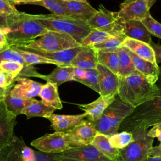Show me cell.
<instances>
[{
    "instance_id": "cell-1",
    "label": "cell",
    "mask_w": 161,
    "mask_h": 161,
    "mask_svg": "<svg viewBox=\"0 0 161 161\" xmlns=\"http://www.w3.org/2000/svg\"><path fill=\"white\" fill-rule=\"evenodd\" d=\"M1 30L9 46L21 45L48 31L35 19L34 14L18 11L6 17V26Z\"/></svg>"
},
{
    "instance_id": "cell-2",
    "label": "cell",
    "mask_w": 161,
    "mask_h": 161,
    "mask_svg": "<svg viewBox=\"0 0 161 161\" xmlns=\"http://www.w3.org/2000/svg\"><path fill=\"white\" fill-rule=\"evenodd\" d=\"M157 84L150 82L138 72L119 77L118 96L133 108L153 99L159 95Z\"/></svg>"
},
{
    "instance_id": "cell-3",
    "label": "cell",
    "mask_w": 161,
    "mask_h": 161,
    "mask_svg": "<svg viewBox=\"0 0 161 161\" xmlns=\"http://www.w3.org/2000/svg\"><path fill=\"white\" fill-rule=\"evenodd\" d=\"M157 84L159 88V95L135 108L131 114L121 123L119 130L130 131L136 126L148 128L153 125L161 123V68Z\"/></svg>"
},
{
    "instance_id": "cell-4",
    "label": "cell",
    "mask_w": 161,
    "mask_h": 161,
    "mask_svg": "<svg viewBox=\"0 0 161 161\" xmlns=\"http://www.w3.org/2000/svg\"><path fill=\"white\" fill-rule=\"evenodd\" d=\"M35 19L48 31L64 33L71 36L81 45L91 28L86 21L70 16L50 14H34Z\"/></svg>"
},
{
    "instance_id": "cell-5",
    "label": "cell",
    "mask_w": 161,
    "mask_h": 161,
    "mask_svg": "<svg viewBox=\"0 0 161 161\" xmlns=\"http://www.w3.org/2000/svg\"><path fill=\"white\" fill-rule=\"evenodd\" d=\"M135 108L116 96L113 103L105 109L100 118L92 122L97 133L108 136L118 133L123 121L129 116Z\"/></svg>"
},
{
    "instance_id": "cell-6",
    "label": "cell",
    "mask_w": 161,
    "mask_h": 161,
    "mask_svg": "<svg viewBox=\"0 0 161 161\" xmlns=\"http://www.w3.org/2000/svg\"><path fill=\"white\" fill-rule=\"evenodd\" d=\"M38 38L19 45L11 47L21 50L31 49L45 52H54L81 46L71 36L57 31H48Z\"/></svg>"
},
{
    "instance_id": "cell-7",
    "label": "cell",
    "mask_w": 161,
    "mask_h": 161,
    "mask_svg": "<svg viewBox=\"0 0 161 161\" xmlns=\"http://www.w3.org/2000/svg\"><path fill=\"white\" fill-rule=\"evenodd\" d=\"M148 128L144 126H136L130 131L134 140L125 148L119 150L116 161H143L148 156L153 147L154 138L147 135Z\"/></svg>"
},
{
    "instance_id": "cell-8",
    "label": "cell",
    "mask_w": 161,
    "mask_h": 161,
    "mask_svg": "<svg viewBox=\"0 0 161 161\" xmlns=\"http://www.w3.org/2000/svg\"><path fill=\"white\" fill-rule=\"evenodd\" d=\"M86 23L91 28L106 32L111 36L124 34L123 22L118 17L117 13L106 9L102 4Z\"/></svg>"
},
{
    "instance_id": "cell-9",
    "label": "cell",
    "mask_w": 161,
    "mask_h": 161,
    "mask_svg": "<svg viewBox=\"0 0 161 161\" xmlns=\"http://www.w3.org/2000/svg\"><path fill=\"white\" fill-rule=\"evenodd\" d=\"M30 144L39 151L50 153H60L71 148L67 133L59 131L47 133L33 140Z\"/></svg>"
},
{
    "instance_id": "cell-10",
    "label": "cell",
    "mask_w": 161,
    "mask_h": 161,
    "mask_svg": "<svg viewBox=\"0 0 161 161\" xmlns=\"http://www.w3.org/2000/svg\"><path fill=\"white\" fill-rule=\"evenodd\" d=\"M0 161H34V150L22 137L14 135L9 144L0 149Z\"/></svg>"
},
{
    "instance_id": "cell-11",
    "label": "cell",
    "mask_w": 161,
    "mask_h": 161,
    "mask_svg": "<svg viewBox=\"0 0 161 161\" xmlns=\"http://www.w3.org/2000/svg\"><path fill=\"white\" fill-rule=\"evenodd\" d=\"M55 157L57 161H111L91 144L71 147Z\"/></svg>"
},
{
    "instance_id": "cell-12",
    "label": "cell",
    "mask_w": 161,
    "mask_h": 161,
    "mask_svg": "<svg viewBox=\"0 0 161 161\" xmlns=\"http://www.w3.org/2000/svg\"><path fill=\"white\" fill-rule=\"evenodd\" d=\"M150 8L147 0H125L116 13L122 22L129 20L142 21L150 14Z\"/></svg>"
},
{
    "instance_id": "cell-13",
    "label": "cell",
    "mask_w": 161,
    "mask_h": 161,
    "mask_svg": "<svg viewBox=\"0 0 161 161\" xmlns=\"http://www.w3.org/2000/svg\"><path fill=\"white\" fill-rule=\"evenodd\" d=\"M97 133V131L93 123L84 119L73 130L67 133L69 145L71 147L89 145Z\"/></svg>"
},
{
    "instance_id": "cell-14",
    "label": "cell",
    "mask_w": 161,
    "mask_h": 161,
    "mask_svg": "<svg viewBox=\"0 0 161 161\" xmlns=\"http://www.w3.org/2000/svg\"><path fill=\"white\" fill-rule=\"evenodd\" d=\"M16 116L9 112L3 101L0 102V149L9 144L14 138Z\"/></svg>"
},
{
    "instance_id": "cell-15",
    "label": "cell",
    "mask_w": 161,
    "mask_h": 161,
    "mask_svg": "<svg viewBox=\"0 0 161 161\" xmlns=\"http://www.w3.org/2000/svg\"><path fill=\"white\" fill-rule=\"evenodd\" d=\"M43 84L27 77H16L10 90L11 96L23 99H31L38 96Z\"/></svg>"
},
{
    "instance_id": "cell-16",
    "label": "cell",
    "mask_w": 161,
    "mask_h": 161,
    "mask_svg": "<svg viewBox=\"0 0 161 161\" xmlns=\"http://www.w3.org/2000/svg\"><path fill=\"white\" fill-rule=\"evenodd\" d=\"M96 70L98 72L100 96H116L119 83L118 75L98 63Z\"/></svg>"
},
{
    "instance_id": "cell-17",
    "label": "cell",
    "mask_w": 161,
    "mask_h": 161,
    "mask_svg": "<svg viewBox=\"0 0 161 161\" xmlns=\"http://www.w3.org/2000/svg\"><path fill=\"white\" fill-rule=\"evenodd\" d=\"M86 116L85 113L75 115L52 114L48 119L55 131L68 133L80 124Z\"/></svg>"
},
{
    "instance_id": "cell-18",
    "label": "cell",
    "mask_w": 161,
    "mask_h": 161,
    "mask_svg": "<svg viewBox=\"0 0 161 161\" xmlns=\"http://www.w3.org/2000/svg\"><path fill=\"white\" fill-rule=\"evenodd\" d=\"M116 96H100L95 101L85 104H79L78 107L86 113L87 120L95 122L101 116L105 109L113 103Z\"/></svg>"
},
{
    "instance_id": "cell-19",
    "label": "cell",
    "mask_w": 161,
    "mask_h": 161,
    "mask_svg": "<svg viewBox=\"0 0 161 161\" xmlns=\"http://www.w3.org/2000/svg\"><path fill=\"white\" fill-rule=\"evenodd\" d=\"M130 55L135 69L143 75L150 82L156 84L160 74V67L134 54L126 48L122 47Z\"/></svg>"
},
{
    "instance_id": "cell-20",
    "label": "cell",
    "mask_w": 161,
    "mask_h": 161,
    "mask_svg": "<svg viewBox=\"0 0 161 161\" xmlns=\"http://www.w3.org/2000/svg\"><path fill=\"white\" fill-rule=\"evenodd\" d=\"M121 47L126 48L134 54L143 59L148 60L155 65H158L156 62L154 51L148 43L126 37Z\"/></svg>"
},
{
    "instance_id": "cell-21",
    "label": "cell",
    "mask_w": 161,
    "mask_h": 161,
    "mask_svg": "<svg viewBox=\"0 0 161 161\" xmlns=\"http://www.w3.org/2000/svg\"><path fill=\"white\" fill-rule=\"evenodd\" d=\"M61 3L66 9L69 16L86 22L97 11L89 3L69 0L66 1H61Z\"/></svg>"
},
{
    "instance_id": "cell-22",
    "label": "cell",
    "mask_w": 161,
    "mask_h": 161,
    "mask_svg": "<svg viewBox=\"0 0 161 161\" xmlns=\"http://www.w3.org/2000/svg\"><path fill=\"white\" fill-rule=\"evenodd\" d=\"M82 48L83 47L80 46L76 48L54 52H45L31 49H26L23 50L35 53L43 57L47 58L55 62L57 64V66H67L76 56V55L80 52Z\"/></svg>"
},
{
    "instance_id": "cell-23",
    "label": "cell",
    "mask_w": 161,
    "mask_h": 161,
    "mask_svg": "<svg viewBox=\"0 0 161 161\" xmlns=\"http://www.w3.org/2000/svg\"><path fill=\"white\" fill-rule=\"evenodd\" d=\"M97 63L96 52L89 47H83L67 66L84 70L96 69Z\"/></svg>"
},
{
    "instance_id": "cell-24",
    "label": "cell",
    "mask_w": 161,
    "mask_h": 161,
    "mask_svg": "<svg viewBox=\"0 0 161 161\" xmlns=\"http://www.w3.org/2000/svg\"><path fill=\"white\" fill-rule=\"evenodd\" d=\"M123 33L132 39L140 40L150 44L152 42L151 34L140 21L129 20L123 22Z\"/></svg>"
},
{
    "instance_id": "cell-25",
    "label": "cell",
    "mask_w": 161,
    "mask_h": 161,
    "mask_svg": "<svg viewBox=\"0 0 161 161\" xmlns=\"http://www.w3.org/2000/svg\"><path fill=\"white\" fill-rule=\"evenodd\" d=\"M6 60H14L21 64L25 69V77H37L42 79L43 76V75L40 74L33 65L27 64L23 57L14 48L10 46L0 50V63Z\"/></svg>"
},
{
    "instance_id": "cell-26",
    "label": "cell",
    "mask_w": 161,
    "mask_h": 161,
    "mask_svg": "<svg viewBox=\"0 0 161 161\" xmlns=\"http://www.w3.org/2000/svg\"><path fill=\"white\" fill-rule=\"evenodd\" d=\"M38 96L45 104L55 109L62 108V101L58 92V86L56 84L48 82L43 84Z\"/></svg>"
},
{
    "instance_id": "cell-27",
    "label": "cell",
    "mask_w": 161,
    "mask_h": 161,
    "mask_svg": "<svg viewBox=\"0 0 161 161\" xmlns=\"http://www.w3.org/2000/svg\"><path fill=\"white\" fill-rule=\"evenodd\" d=\"M91 144L109 160L116 161L118 155L119 150L112 146L108 136L97 133Z\"/></svg>"
},
{
    "instance_id": "cell-28",
    "label": "cell",
    "mask_w": 161,
    "mask_h": 161,
    "mask_svg": "<svg viewBox=\"0 0 161 161\" xmlns=\"http://www.w3.org/2000/svg\"><path fill=\"white\" fill-rule=\"evenodd\" d=\"M55 110L53 108L47 105L42 100L33 99L24 109L23 114H25L28 119L33 117H43L48 119L53 114Z\"/></svg>"
},
{
    "instance_id": "cell-29",
    "label": "cell",
    "mask_w": 161,
    "mask_h": 161,
    "mask_svg": "<svg viewBox=\"0 0 161 161\" xmlns=\"http://www.w3.org/2000/svg\"><path fill=\"white\" fill-rule=\"evenodd\" d=\"M13 84L7 87L6 96L3 101L5 103L8 110L17 116L18 115L23 114L24 109L31 103L33 98L23 99L11 96L10 94V90Z\"/></svg>"
},
{
    "instance_id": "cell-30",
    "label": "cell",
    "mask_w": 161,
    "mask_h": 161,
    "mask_svg": "<svg viewBox=\"0 0 161 161\" xmlns=\"http://www.w3.org/2000/svg\"><path fill=\"white\" fill-rule=\"evenodd\" d=\"M74 67L69 66H57L51 73L43 75L42 79L48 82L59 85L71 80V77Z\"/></svg>"
},
{
    "instance_id": "cell-31",
    "label": "cell",
    "mask_w": 161,
    "mask_h": 161,
    "mask_svg": "<svg viewBox=\"0 0 161 161\" xmlns=\"http://www.w3.org/2000/svg\"><path fill=\"white\" fill-rule=\"evenodd\" d=\"M118 60V71L119 77H123L131 75L138 71L135 69L131 58L123 47H120L116 50Z\"/></svg>"
},
{
    "instance_id": "cell-32",
    "label": "cell",
    "mask_w": 161,
    "mask_h": 161,
    "mask_svg": "<svg viewBox=\"0 0 161 161\" xmlns=\"http://www.w3.org/2000/svg\"><path fill=\"white\" fill-rule=\"evenodd\" d=\"M98 64L109 69L114 74L118 75V60L116 51L102 52L96 51Z\"/></svg>"
},
{
    "instance_id": "cell-33",
    "label": "cell",
    "mask_w": 161,
    "mask_h": 161,
    "mask_svg": "<svg viewBox=\"0 0 161 161\" xmlns=\"http://www.w3.org/2000/svg\"><path fill=\"white\" fill-rule=\"evenodd\" d=\"M126 36L124 34H121L118 36H114L109 38L103 42L90 46L89 47L94 49L95 51H102V52H114L116 51L121 46L123 41L125 40Z\"/></svg>"
},
{
    "instance_id": "cell-34",
    "label": "cell",
    "mask_w": 161,
    "mask_h": 161,
    "mask_svg": "<svg viewBox=\"0 0 161 161\" xmlns=\"http://www.w3.org/2000/svg\"><path fill=\"white\" fill-rule=\"evenodd\" d=\"M108 138L112 146L118 150L125 148L134 140L132 133L127 131L114 133L109 136Z\"/></svg>"
},
{
    "instance_id": "cell-35",
    "label": "cell",
    "mask_w": 161,
    "mask_h": 161,
    "mask_svg": "<svg viewBox=\"0 0 161 161\" xmlns=\"http://www.w3.org/2000/svg\"><path fill=\"white\" fill-rule=\"evenodd\" d=\"M111 36H111L106 32L91 28L89 33L82 40L81 43V46L90 47L94 45L99 44Z\"/></svg>"
},
{
    "instance_id": "cell-36",
    "label": "cell",
    "mask_w": 161,
    "mask_h": 161,
    "mask_svg": "<svg viewBox=\"0 0 161 161\" xmlns=\"http://www.w3.org/2000/svg\"><path fill=\"white\" fill-rule=\"evenodd\" d=\"M30 4L42 6L48 9L52 13V14L55 15L69 16L66 9L62 4L60 0H42L40 1L32 3Z\"/></svg>"
},
{
    "instance_id": "cell-37",
    "label": "cell",
    "mask_w": 161,
    "mask_h": 161,
    "mask_svg": "<svg viewBox=\"0 0 161 161\" xmlns=\"http://www.w3.org/2000/svg\"><path fill=\"white\" fill-rule=\"evenodd\" d=\"M0 70L11 74L14 79L16 77H25L24 66L16 61L11 60L2 61L0 63Z\"/></svg>"
},
{
    "instance_id": "cell-38",
    "label": "cell",
    "mask_w": 161,
    "mask_h": 161,
    "mask_svg": "<svg viewBox=\"0 0 161 161\" xmlns=\"http://www.w3.org/2000/svg\"><path fill=\"white\" fill-rule=\"evenodd\" d=\"M11 47V46H10ZM14 48L23 58L24 60L28 65H32L33 64H53L57 65L56 63L47 58L43 57L37 53L30 52L28 51L23 50L16 47H11Z\"/></svg>"
},
{
    "instance_id": "cell-39",
    "label": "cell",
    "mask_w": 161,
    "mask_h": 161,
    "mask_svg": "<svg viewBox=\"0 0 161 161\" xmlns=\"http://www.w3.org/2000/svg\"><path fill=\"white\" fill-rule=\"evenodd\" d=\"M79 82L86 85L99 94L100 88L99 84L98 72L96 69L85 70V76L82 79L80 80Z\"/></svg>"
},
{
    "instance_id": "cell-40",
    "label": "cell",
    "mask_w": 161,
    "mask_h": 161,
    "mask_svg": "<svg viewBox=\"0 0 161 161\" xmlns=\"http://www.w3.org/2000/svg\"><path fill=\"white\" fill-rule=\"evenodd\" d=\"M151 35L161 38V23L157 21L151 15L148 14L141 21Z\"/></svg>"
},
{
    "instance_id": "cell-41",
    "label": "cell",
    "mask_w": 161,
    "mask_h": 161,
    "mask_svg": "<svg viewBox=\"0 0 161 161\" xmlns=\"http://www.w3.org/2000/svg\"><path fill=\"white\" fill-rule=\"evenodd\" d=\"M18 10L9 0H0V14L6 17Z\"/></svg>"
},
{
    "instance_id": "cell-42",
    "label": "cell",
    "mask_w": 161,
    "mask_h": 161,
    "mask_svg": "<svg viewBox=\"0 0 161 161\" xmlns=\"http://www.w3.org/2000/svg\"><path fill=\"white\" fill-rule=\"evenodd\" d=\"M55 154L34 150V161H57Z\"/></svg>"
},
{
    "instance_id": "cell-43",
    "label": "cell",
    "mask_w": 161,
    "mask_h": 161,
    "mask_svg": "<svg viewBox=\"0 0 161 161\" xmlns=\"http://www.w3.org/2000/svg\"><path fill=\"white\" fill-rule=\"evenodd\" d=\"M13 75L8 72L0 70V87L7 88L14 82Z\"/></svg>"
},
{
    "instance_id": "cell-44",
    "label": "cell",
    "mask_w": 161,
    "mask_h": 161,
    "mask_svg": "<svg viewBox=\"0 0 161 161\" xmlns=\"http://www.w3.org/2000/svg\"><path fill=\"white\" fill-rule=\"evenodd\" d=\"M147 135L153 138H157L161 142V123H158L152 126V128L148 130Z\"/></svg>"
},
{
    "instance_id": "cell-45",
    "label": "cell",
    "mask_w": 161,
    "mask_h": 161,
    "mask_svg": "<svg viewBox=\"0 0 161 161\" xmlns=\"http://www.w3.org/2000/svg\"><path fill=\"white\" fill-rule=\"evenodd\" d=\"M84 76H85V70L74 67L72 75L71 77V80L79 82L80 80L82 79L84 77Z\"/></svg>"
},
{
    "instance_id": "cell-46",
    "label": "cell",
    "mask_w": 161,
    "mask_h": 161,
    "mask_svg": "<svg viewBox=\"0 0 161 161\" xmlns=\"http://www.w3.org/2000/svg\"><path fill=\"white\" fill-rule=\"evenodd\" d=\"M150 45L154 51L157 64L161 63V45L159 43H155L152 41L150 43Z\"/></svg>"
},
{
    "instance_id": "cell-47",
    "label": "cell",
    "mask_w": 161,
    "mask_h": 161,
    "mask_svg": "<svg viewBox=\"0 0 161 161\" xmlns=\"http://www.w3.org/2000/svg\"><path fill=\"white\" fill-rule=\"evenodd\" d=\"M9 43L6 36L3 33L2 30L0 28V50L9 47Z\"/></svg>"
},
{
    "instance_id": "cell-48",
    "label": "cell",
    "mask_w": 161,
    "mask_h": 161,
    "mask_svg": "<svg viewBox=\"0 0 161 161\" xmlns=\"http://www.w3.org/2000/svg\"><path fill=\"white\" fill-rule=\"evenodd\" d=\"M148 156H157L161 157V143L155 147H152L148 153Z\"/></svg>"
},
{
    "instance_id": "cell-49",
    "label": "cell",
    "mask_w": 161,
    "mask_h": 161,
    "mask_svg": "<svg viewBox=\"0 0 161 161\" xmlns=\"http://www.w3.org/2000/svg\"><path fill=\"white\" fill-rule=\"evenodd\" d=\"M13 4H31L32 3L40 1L42 0H9Z\"/></svg>"
},
{
    "instance_id": "cell-50",
    "label": "cell",
    "mask_w": 161,
    "mask_h": 161,
    "mask_svg": "<svg viewBox=\"0 0 161 161\" xmlns=\"http://www.w3.org/2000/svg\"><path fill=\"white\" fill-rule=\"evenodd\" d=\"M143 161H161V157L157 156H148Z\"/></svg>"
},
{
    "instance_id": "cell-51",
    "label": "cell",
    "mask_w": 161,
    "mask_h": 161,
    "mask_svg": "<svg viewBox=\"0 0 161 161\" xmlns=\"http://www.w3.org/2000/svg\"><path fill=\"white\" fill-rule=\"evenodd\" d=\"M6 90H7V88L4 89V88L0 87V102L4 100L6 96Z\"/></svg>"
},
{
    "instance_id": "cell-52",
    "label": "cell",
    "mask_w": 161,
    "mask_h": 161,
    "mask_svg": "<svg viewBox=\"0 0 161 161\" xmlns=\"http://www.w3.org/2000/svg\"><path fill=\"white\" fill-rule=\"evenodd\" d=\"M6 26V17L0 14V28L3 29Z\"/></svg>"
},
{
    "instance_id": "cell-53",
    "label": "cell",
    "mask_w": 161,
    "mask_h": 161,
    "mask_svg": "<svg viewBox=\"0 0 161 161\" xmlns=\"http://www.w3.org/2000/svg\"><path fill=\"white\" fill-rule=\"evenodd\" d=\"M148 2V4H149V6H150V8L152 7V6L155 3V2L157 1V0H147Z\"/></svg>"
},
{
    "instance_id": "cell-54",
    "label": "cell",
    "mask_w": 161,
    "mask_h": 161,
    "mask_svg": "<svg viewBox=\"0 0 161 161\" xmlns=\"http://www.w3.org/2000/svg\"><path fill=\"white\" fill-rule=\"evenodd\" d=\"M70 1H79V2H83V3H88L87 0H70Z\"/></svg>"
},
{
    "instance_id": "cell-55",
    "label": "cell",
    "mask_w": 161,
    "mask_h": 161,
    "mask_svg": "<svg viewBox=\"0 0 161 161\" xmlns=\"http://www.w3.org/2000/svg\"><path fill=\"white\" fill-rule=\"evenodd\" d=\"M61 1H69V0H61Z\"/></svg>"
}]
</instances>
